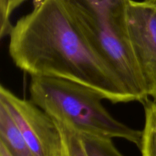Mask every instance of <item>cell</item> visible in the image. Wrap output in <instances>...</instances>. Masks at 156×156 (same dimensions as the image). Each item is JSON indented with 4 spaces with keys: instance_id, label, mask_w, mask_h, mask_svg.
<instances>
[{
    "instance_id": "9",
    "label": "cell",
    "mask_w": 156,
    "mask_h": 156,
    "mask_svg": "<svg viewBox=\"0 0 156 156\" xmlns=\"http://www.w3.org/2000/svg\"><path fill=\"white\" fill-rule=\"evenodd\" d=\"M62 135L60 156H88L80 136L73 129L56 122Z\"/></svg>"
},
{
    "instance_id": "4",
    "label": "cell",
    "mask_w": 156,
    "mask_h": 156,
    "mask_svg": "<svg viewBox=\"0 0 156 156\" xmlns=\"http://www.w3.org/2000/svg\"><path fill=\"white\" fill-rule=\"evenodd\" d=\"M5 104L34 156H60L62 135L53 118L31 101L23 99L1 85Z\"/></svg>"
},
{
    "instance_id": "1",
    "label": "cell",
    "mask_w": 156,
    "mask_h": 156,
    "mask_svg": "<svg viewBox=\"0 0 156 156\" xmlns=\"http://www.w3.org/2000/svg\"><path fill=\"white\" fill-rule=\"evenodd\" d=\"M9 36L12 61L30 76L73 81L112 103L133 101L86 44L62 0H34L32 10L12 25Z\"/></svg>"
},
{
    "instance_id": "5",
    "label": "cell",
    "mask_w": 156,
    "mask_h": 156,
    "mask_svg": "<svg viewBox=\"0 0 156 156\" xmlns=\"http://www.w3.org/2000/svg\"><path fill=\"white\" fill-rule=\"evenodd\" d=\"M129 40L148 98L156 100V0H131Z\"/></svg>"
},
{
    "instance_id": "3",
    "label": "cell",
    "mask_w": 156,
    "mask_h": 156,
    "mask_svg": "<svg viewBox=\"0 0 156 156\" xmlns=\"http://www.w3.org/2000/svg\"><path fill=\"white\" fill-rule=\"evenodd\" d=\"M30 101L57 123L79 135L123 139L140 147L142 131L116 120L104 98L82 84L56 77L31 76Z\"/></svg>"
},
{
    "instance_id": "7",
    "label": "cell",
    "mask_w": 156,
    "mask_h": 156,
    "mask_svg": "<svg viewBox=\"0 0 156 156\" xmlns=\"http://www.w3.org/2000/svg\"><path fill=\"white\" fill-rule=\"evenodd\" d=\"M143 104L145 124L139 148L142 156H156V100L148 98Z\"/></svg>"
},
{
    "instance_id": "2",
    "label": "cell",
    "mask_w": 156,
    "mask_h": 156,
    "mask_svg": "<svg viewBox=\"0 0 156 156\" xmlns=\"http://www.w3.org/2000/svg\"><path fill=\"white\" fill-rule=\"evenodd\" d=\"M131 0H62L72 21L96 56L121 82L133 101L148 98L129 40Z\"/></svg>"
},
{
    "instance_id": "11",
    "label": "cell",
    "mask_w": 156,
    "mask_h": 156,
    "mask_svg": "<svg viewBox=\"0 0 156 156\" xmlns=\"http://www.w3.org/2000/svg\"><path fill=\"white\" fill-rule=\"evenodd\" d=\"M0 156H12L5 146L0 143Z\"/></svg>"
},
{
    "instance_id": "6",
    "label": "cell",
    "mask_w": 156,
    "mask_h": 156,
    "mask_svg": "<svg viewBox=\"0 0 156 156\" xmlns=\"http://www.w3.org/2000/svg\"><path fill=\"white\" fill-rule=\"evenodd\" d=\"M0 143L12 156H34L4 103L0 101Z\"/></svg>"
},
{
    "instance_id": "8",
    "label": "cell",
    "mask_w": 156,
    "mask_h": 156,
    "mask_svg": "<svg viewBox=\"0 0 156 156\" xmlns=\"http://www.w3.org/2000/svg\"><path fill=\"white\" fill-rule=\"evenodd\" d=\"M79 136L88 156H124L114 146L112 139L91 135Z\"/></svg>"
},
{
    "instance_id": "10",
    "label": "cell",
    "mask_w": 156,
    "mask_h": 156,
    "mask_svg": "<svg viewBox=\"0 0 156 156\" xmlns=\"http://www.w3.org/2000/svg\"><path fill=\"white\" fill-rule=\"evenodd\" d=\"M26 0H0V35H9L12 24L10 18L14 11Z\"/></svg>"
}]
</instances>
